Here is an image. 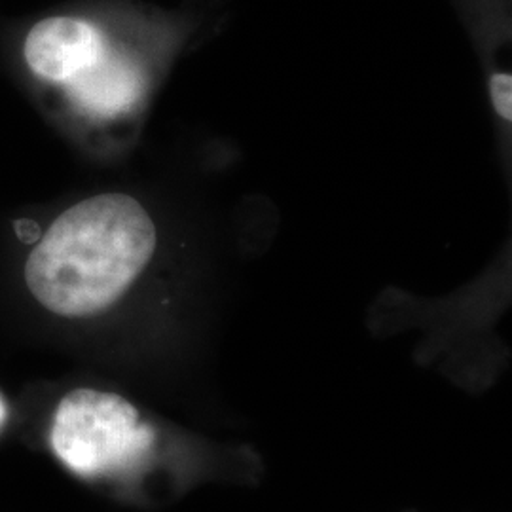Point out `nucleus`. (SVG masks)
<instances>
[{"instance_id":"nucleus-4","label":"nucleus","mask_w":512,"mask_h":512,"mask_svg":"<svg viewBox=\"0 0 512 512\" xmlns=\"http://www.w3.org/2000/svg\"><path fill=\"white\" fill-rule=\"evenodd\" d=\"M63 86L69 99L84 114L112 118L131 109L141 99L145 80L133 61L107 48L93 67Z\"/></svg>"},{"instance_id":"nucleus-3","label":"nucleus","mask_w":512,"mask_h":512,"mask_svg":"<svg viewBox=\"0 0 512 512\" xmlns=\"http://www.w3.org/2000/svg\"><path fill=\"white\" fill-rule=\"evenodd\" d=\"M107 52L101 29L88 19L54 16L29 31L23 55L38 78L65 84L88 71Z\"/></svg>"},{"instance_id":"nucleus-2","label":"nucleus","mask_w":512,"mask_h":512,"mask_svg":"<svg viewBox=\"0 0 512 512\" xmlns=\"http://www.w3.org/2000/svg\"><path fill=\"white\" fill-rule=\"evenodd\" d=\"M57 459L88 480H135L158 456L160 431L124 395L93 387L67 393L50 431Z\"/></svg>"},{"instance_id":"nucleus-1","label":"nucleus","mask_w":512,"mask_h":512,"mask_svg":"<svg viewBox=\"0 0 512 512\" xmlns=\"http://www.w3.org/2000/svg\"><path fill=\"white\" fill-rule=\"evenodd\" d=\"M158 243L154 220L128 194L69 207L31 251L25 281L55 315L82 319L112 308L145 272Z\"/></svg>"},{"instance_id":"nucleus-6","label":"nucleus","mask_w":512,"mask_h":512,"mask_svg":"<svg viewBox=\"0 0 512 512\" xmlns=\"http://www.w3.org/2000/svg\"><path fill=\"white\" fill-rule=\"evenodd\" d=\"M4 420H6V404H4L2 397H0V427L4 425Z\"/></svg>"},{"instance_id":"nucleus-5","label":"nucleus","mask_w":512,"mask_h":512,"mask_svg":"<svg viewBox=\"0 0 512 512\" xmlns=\"http://www.w3.org/2000/svg\"><path fill=\"white\" fill-rule=\"evenodd\" d=\"M490 97L495 112L507 124L512 120V78L511 73H495L490 80Z\"/></svg>"}]
</instances>
